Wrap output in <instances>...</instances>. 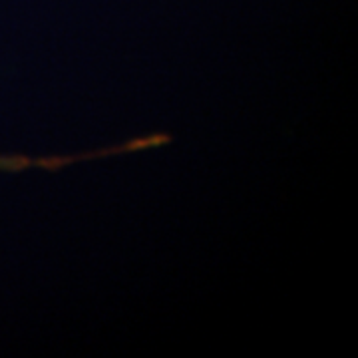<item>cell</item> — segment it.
I'll return each mask as SVG.
<instances>
[{"label":"cell","mask_w":358,"mask_h":358,"mask_svg":"<svg viewBox=\"0 0 358 358\" xmlns=\"http://www.w3.org/2000/svg\"><path fill=\"white\" fill-rule=\"evenodd\" d=\"M167 136H150V138H140V140L122 143L117 148H108L102 152H92L86 155H72V157H28V155H0V171H26V169H48L56 171L62 167L76 164L82 159H92V157H108V155L131 154L140 150H150V148H159L167 143Z\"/></svg>","instance_id":"1"}]
</instances>
